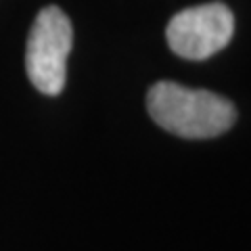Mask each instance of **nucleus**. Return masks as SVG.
<instances>
[{
  "mask_svg": "<svg viewBox=\"0 0 251 251\" xmlns=\"http://www.w3.org/2000/svg\"><path fill=\"white\" fill-rule=\"evenodd\" d=\"M72 44V23L59 6H46L38 13L27 38L25 69L29 82L42 94L54 97L63 90Z\"/></svg>",
  "mask_w": 251,
  "mask_h": 251,
  "instance_id": "obj_2",
  "label": "nucleus"
},
{
  "mask_svg": "<svg viewBox=\"0 0 251 251\" xmlns=\"http://www.w3.org/2000/svg\"><path fill=\"white\" fill-rule=\"evenodd\" d=\"M147 109L159 128L182 138H214L237 122V109L228 99L174 82L153 84Z\"/></svg>",
  "mask_w": 251,
  "mask_h": 251,
  "instance_id": "obj_1",
  "label": "nucleus"
},
{
  "mask_svg": "<svg viewBox=\"0 0 251 251\" xmlns=\"http://www.w3.org/2000/svg\"><path fill=\"white\" fill-rule=\"evenodd\" d=\"M234 34V15L226 4L191 6L170 19L166 38L172 52L182 59L203 61L222 50Z\"/></svg>",
  "mask_w": 251,
  "mask_h": 251,
  "instance_id": "obj_3",
  "label": "nucleus"
}]
</instances>
